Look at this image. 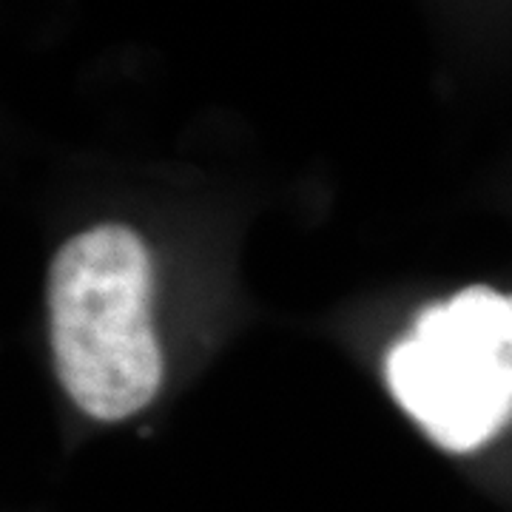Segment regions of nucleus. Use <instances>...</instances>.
<instances>
[{
  "mask_svg": "<svg viewBox=\"0 0 512 512\" xmlns=\"http://www.w3.org/2000/svg\"><path fill=\"white\" fill-rule=\"evenodd\" d=\"M148 299L151 259L123 225L92 228L57 251L49 282L57 373L94 419H126L160 387Z\"/></svg>",
  "mask_w": 512,
  "mask_h": 512,
  "instance_id": "obj_1",
  "label": "nucleus"
},
{
  "mask_svg": "<svg viewBox=\"0 0 512 512\" xmlns=\"http://www.w3.org/2000/svg\"><path fill=\"white\" fill-rule=\"evenodd\" d=\"M384 373L430 439L450 453L476 450L512 416V296L476 285L427 308Z\"/></svg>",
  "mask_w": 512,
  "mask_h": 512,
  "instance_id": "obj_2",
  "label": "nucleus"
}]
</instances>
